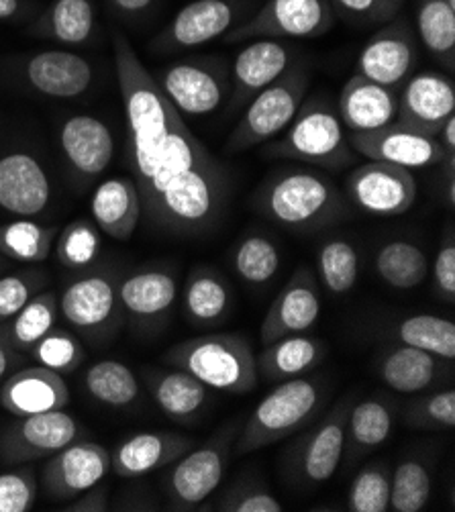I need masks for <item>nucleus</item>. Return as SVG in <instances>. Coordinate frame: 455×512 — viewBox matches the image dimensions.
<instances>
[{
	"label": "nucleus",
	"instance_id": "1",
	"mask_svg": "<svg viewBox=\"0 0 455 512\" xmlns=\"http://www.w3.org/2000/svg\"><path fill=\"white\" fill-rule=\"evenodd\" d=\"M229 192L225 168L174 111L143 215L176 235H198L221 217Z\"/></svg>",
	"mask_w": 455,
	"mask_h": 512
},
{
	"label": "nucleus",
	"instance_id": "2",
	"mask_svg": "<svg viewBox=\"0 0 455 512\" xmlns=\"http://www.w3.org/2000/svg\"><path fill=\"white\" fill-rule=\"evenodd\" d=\"M113 49L117 80L127 117L129 151L135 174L133 180L139 188L143 207L151 180H154V174L158 170L172 115L176 109L160 90L156 78L147 72L125 35H113Z\"/></svg>",
	"mask_w": 455,
	"mask_h": 512
},
{
	"label": "nucleus",
	"instance_id": "3",
	"mask_svg": "<svg viewBox=\"0 0 455 512\" xmlns=\"http://www.w3.org/2000/svg\"><path fill=\"white\" fill-rule=\"evenodd\" d=\"M254 209L280 227L313 231L341 221L347 204L327 176L313 170H284L260 186Z\"/></svg>",
	"mask_w": 455,
	"mask_h": 512
},
{
	"label": "nucleus",
	"instance_id": "4",
	"mask_svg": "<svg viewBox=\"0 0 455 512\" xmlns=\"http://www.w3.org/2000/svg\"><path fill=\"white\" fill-rule=\"evenodd\" d=\"M164 360L192 374L205 386L227 394L256 390L260 380L254 349L239 333H213L186 339L176 343L164 355Z\"/></svg>",
	"mask_w": 455,
	"mask_h": 512
},
{
	"label": "nucleus",
	"instance_id": "5",
	"mask_svg": "<svg viewBox=\"0 0 455 512\" xmlns=\"http://www.w3.org/2000/svg\"><path fill=\"white\" fill-rule=\"evenodd\" d=\"M325 388L319 380L298 376L278 382L260 400L235 439V455L260 451L311 425L325 404Z\"/></svg>",
	"mask_w": 455,
	"mask_h": 512
},
{
	"label": "nucleus",
	"instance_id": "6",
	"mask_svg": "<svg viewBox=\"0 0 455 512\" xmlns=\"http://www.w3.org/2000/svg\"><path fill=\"white\" fill-rule=\"evenodd\" d=\"M268 156L339 170L356 160L337 109L325 98L302 102L284 137L268 147Z\"/></svg>",
	"mask_w": 455,
	"mask_h": 512
},
{
	"label": "nucleus",
	"instance_id": "7",
	"mask_svg": "<svg viewBox=\"0 0 455 512\" xmlns=\"http://www.w3.org/2000/svg\"><path fill=\"white\" fill-rule=\"evenodd\" d=\"M307 90L309 70L307 66L294 64L282 78L247 102L243 117L225 141V149L239 153L284 133L305 102Z\"/></svg>",
	"mask_w": 455,
	"mask_h": 512
},
{
	"label": "nucleus",
	"instance_id": "8",
	"mask_svg": "<svg viewBox=\"0 0 455 512\" xmlns=\"http://www.w3.org/2000/svg\"><path fill=\"white\" fill-rule=\"evenodd\" d=\"M337 23L331 0H266V3L223 39L241 43L254 39H315Z\"/></svg>",
	"mask_w": 455,
	"mask_h": 512
},
{
	"label": "nucleus",
	"instance_id": "9",
	"mask_svg": "<svg viewBox=\"0 0 455 512\" xmlns=\"http://www.w3.org/2000/svg\"><path fill=\"white\" fill-rule=\"evenodd\" d=\"M233 435L235 425H229L205 445L186 451L170 464L164 488L174 510H194L219 488L227 470Z\"/></svg>",
	"mask_w": 455,
	"mask_h": 512
},
{
	"label": "nucleus",
	"instance_id": "10",
	"mask_svg": "<svg viewBox=\"0 0 455 512\" xmlns=\"http://www.w3.org/2000/svg\"><path fill=\"white\" fill-rule=\"evenodd\" d=\"M156 82L182 117H207L227 100L229 78L221 60L190 58L162 68Z\"/></svg>",
	"mask_w": 455,
	"mask_h": 512
},
{
	"label": "nucleus",
	"instance_id": "11",
	"mask_svg": "<svg viewBox=\"0 0 455 512\" xmlns=\"http://www.w3.org/2000/svg\"><path fill=\"white\" fill-rule=\"evenodd\" d=\"M249 0H192L151 41L156 54H178L225 37L247 19Z\"/></svg>",
	"mask_w": 455,
	"mask_h": 512
},
{
	"label": "nucleus",
	"instance_id": "12",
	"mask_svg": "<svg viewBox=\"0 0 455 512\" xmlns=\"http://www.w3.org/2000/svg\"><path fill=\"white\" fill-rule=\"evenodd\" d=\"M419 62L417 33L407 19H390L386 25L362 47L356 74L396 90L404 86Z\"/></svg>",
	"mask_w": 455,
	"mask_h": 512
},
{
	"label": "nucleus",
	"instance_id": "13",
	"mask_svg": "<svg viewBox=\"0 0 455 512\" xmlns=\"http://www.w3.org/2000/svg\"><path fill=\"white\" fill-rule=\"evenodd\" d=\"M347 196L356 207L372 217H400L417 200L413 170L368 162L347 176Z\"/></svg>",
	"mask_w": 455,
	"mask_h": 512
},
{
	"label": "nucleus",
	"instance_id": "14",
	"mask_svg": "<svg viewBox=\"0 0 455 512\" xmlns=\"http://www.w3.org/2000/svg\"><path fill=\"white\" fill-rule=\"evenodd\" d=\"M80 435V425L64 408L19 417L0 437V462L5 466L31 464L52 457Z\"/></svg>",
	"mask_w": 455,
	"mask_h": 512
},
{
	"label": "nucleus",
	"instance_id": "15",
	"mask_svg": "<svg viewBox=\"0 0 455 512\" xmlns=\"http://www.w3.org/2000/svg\"><path fill=\"white\" fill-rule=\"evenodd\" d=\"M351 400H339L331 411L298 441L290 457V472L302 486H321L331 480L345 453L347 413Z\"/></svg>",
	"mask_w": 455,
	"mask_h": 512
},
{
	"label": "nucleus",
	"instance_id": "16",
	"mask_svg": "<svg viewBox=\"0 0 455 512\" xmlns=\"http://www.w3.org/2000/svg\"><path fill=\"white\" fill-rule=\"evenodd\" d=\"M349 143L353 151L372 162H384L407 170L431 168L445 158V151L437 137L425 135L400 123H392L376 131L351 133Z\"/></svg>",
	"mask_w": 455,
	"mask_h": 512
},
{
	"label": "nucleus",
	"instance_id": "17",
	"mask_svg": "<svg viewBox=\"0 0 455 512\" xmlns=\"http://www.w3.org/2000/svg\"><path fill=\"white\" fill-rule=\"evenodd\" d=\"M321 315V292L317 276L309 266H300L284 284L262 321L260 339L270 345L288 335L313 329Z\"/></svg>",
	"mask_w": 455,
	"mask_h": 512
},
{
	"label": "nucleus",
	"instance_id": "18",
	"mask_svg": "<svg viewBox=\"0 0 455 512\" xmlns=\"http://www.w3.org/2000/svg\"><path fill=\"white\" fill-rule=\"evenodd\" d=\"M111 470V453L92 441H74L49 457L43 468V486L56 500L76 498L103 482Z\"/></svg>",
	"mask_w": 455,
	"mask_h": 512
},
{
	"label": "nucleus",
	"instance_id": "19",
	"mask_svg": "<svg viewBox=\"0 0 455 512\" xmlns=\"http://www.w3.org/2000/svg\"><path fill=\"white\" fill-rule=\"evenodd\" d=\"M455 115V86L435 72L411 76L398 94L396 123L437 137L449 117Z\"/></svg>",
	"mask_w": 455,
	"mask_h": 512
},
{
	"label": "nucleus",
	"instance_id": "20",
	"mask_svg": "<svg viewBox=\"0 0 455 512\" xmlns=\"http://www.w3.org/2000/svg\"><path fill=\"white\" fill-rule=\"evenodd\" d=\"M27 86L47 98H78L92 88L94 68L74 51L43 49L21 64Z\"/></svg>",
	"mask_w": 455,
	"mask_h": 512
},
{
	"label": "nucleus",
	"instance_id": "21",
	"mask_svg": "<svg viewBox=\"0 0 455 512\" xmlns=\"http://www.w3.org/2000/svg\"><path fill=\"white\" fill-rule=\"evenodd\" d=\"M296 64V51L284 39H254L243 47L231 68L233 107H241L260 90L282 78Z\"/></svg>",
	"mask_w": 455,
	"mask_h": 512
},
{
	"label": "nucleus",
	"instance_id": "22",
	"mask_svg": "<svg viewBox=\"0 0 455 512\" xmlns=\"http://www.w3.org/2000/svg\"><path fill=\"white\" fill-rule=\"evenodd\" d=\"M52 200V184L41 162L25 151L0 158V209L19 215H41Z\"/></svg>",
	"mask_w": 455,
	"mask_h": 512
},
{
	"label": "nucleus",
	"instance_id": "23",
	"mask_svg": "<svg viewBox=\"0 0 455 512\" xmlns=\"http://www.w3.org/2000/svg\"><path fill=\"white\" fill-rule=\"evenodd\" d=\"M60 300L64 319L82 331L105 329L117 313L119 286L107 272H92L70 282Z\"/></svg>",
	"mask_w": 455,
	"mask_h": 512
},
{
	"label": "nucleus",
	"instance_id": "24",
	"mask_svg": "<svg viewBox=\"0 0 455 512\" xmlns=\"http://www.w3.org/2000/svg\"><path fill=\"white\" fill-rule=\"evenodd\" d=\"M60 145L70 168L82 180L105 174L115 158V139L105 121L92 115H74L60 129Z\"/></svg>",
	"mask_w": 455,
	"mask_h": 512
},
{
	"label": "nucleus",
	"instance_id": "25",
	"mask_svg": "<svg viewBox=\"0 0 455 512\" xmlns=\"http://www.w3.org/2000/svg\"><path fill=\"white\" fill-rule=\"evenodd\" d=\"M70 404V388L62 374L43 366L15 372L0 388V406L15 417L60 411Z\"/></svg>",
	"mask_w": 455,
	"mask_h": 512
},
{
	"label": "nucleus",
	"instance_id": "26",
	"mask_svg": "<svg viewBox=\"0 0 455 512\" xmlns=\"http://www.w3.org/2000/svg\"><path fill=\"white\" fill-rule=\"evenodd\" d=\"M337 113L351 133H366L396 123L398 92L353 74L339 92Z\"/></svg>",
	"mask_w": 455,
	"mask_h": 512
},
{
	"label": "nucleus",
	"instance_id": "27",
	"mask_svg": "<svg viewBox=\"0 0 455 512\" xmlns=\"http://www.w3.org/2000/svg\"><path fill=\"white\" fill-rule=\"evenodd\" d=\"M194 447L178 433H137L127 437L111 455V468L121 478H139L170 466Z\"/></svg>",
	"mask_w": 455,
	"mask_h": 512
},
{
	"label": "nucleus",
	"instance_id": "28",
	"mask_svg": "<svg viewBox=\"0 0 455 512\" xmlns=\"http://www.w3.org/2000/svg\"><path fill=\"white\" fill-rule=\"evenodd\" d=\"M90 211L100 231L119 241L131 239L143 217L141 194L135 180L117 176L100 182L92 194Z\"/></svg>",
	"mask_w": 455,
	"mask_h": 512
},
{
	"label": "nucleus",
	"instance_id": "29",
	"mask_svg": "<svg viewBox=\"0 0 455 512\" xmlns=\"http://www.w3.org/2000/svg\"><path fill=\"white\" fill-rule=\"evenodd\" d=\"M94 31V0H52L27 27L31 37L62 45H84L94 37Z\"/></svg>",
	"mask_w": 455,
	"mask_h": 512
},
{
	"label": "nucleus",
	"instance_id": "30",
	"mask_svg": "<svg viewBox=\"0 0 455 512\" xmlns=\"http://www.w3.org/2000/svg\"><path fill=\"white\" fill-rule=\"evenodd\" d=\"M327 355V345L305 333L282 337L262 351L256 357L258 374L266 382H284L298 376H305L313 368H317Z\"/></svg>",
	"mask_w": 455,
	"mask_h": 512
},
{
	"label": "nucleus",
	"instance_id": "31",
	"mask_svg": "<svg viewBox=\"0 0 455 512\" xmlns=\"http://www.w3.org/2000/svg\"><path fill=\"white\" fill-rule=\"evenodd\" d=\"M147 386L162 413L182 425L196 421L209 402V386L178 368L172 372H149Z\"/></svg>",
	"mask_w": 455,
	"mask_h": 512
},
{
	"label": "nucleus",
	"instance_id": "32",
	"mask_svg": "<svg viewBox=\"0 0 455 512\" xmlns=\"http://www.w3.org/2000/svg\"><path fill=\"white\" fill-rule=\"evenodd\" d=\"M178 298V280L170 270L147 268L119 284V304L137 319H154L172 309Z\"/></svg>",
	"mask_w": 455,
	"mask_h": 512
},
{
	"label": "nucleus",
	"instance_id": "33",
	"mask_svg": "<svg viewBox=\"0 0 455 512\" xmlns=\"http://www.w3.org/2000/svg\"><path fill=\"white\" fill-rule=\"evenodd\" d=\"M378 376L394 392L417 394L439 382L441 357L400 343L382 355Z\"/></svg>",
	"mask_w": 455,
	"mask_h": 512
},
{
	"label": "nucleus",
	"instance_id": "34",
	"mask_svg": "<svg viewBox=\"0 0 455 512\" xmlns=\"http://www.w3.org/2000/svg\"><path fill=\"white\" fill-rule=\"evenodd\" d=\"M231 288L213 268H194L184 284V315L194 327H215L231 309Z\"/></svg>",
	"mask_w": 455,
	"mask_h": 512
},
{
	"label": "nucleus",
	"instance_id": "35",
	"mask_svg": "<svg viewBox=\"0 0 455 512\" xmlns=\"http://www.w3.org/2000/svg\"><path fill=\"white\" fill-rule=\"evenodd\" d=\"M394 429V411L386 400L366 398L349 406L347 413V435L349 455L358 459L374 449L382 447Z\"/></svg>",
	"mask_w": 455,
	"mask_h": 512
},
{
	"label": "nucleus",
	"instance_id": "36",
	"mask_svg": "<svg viewBox=\"0 0 455 512\" xmlns=\"http://www.w3.org/2000/svg\"><path fill=\"white\" fill-rule=\"evenodd\" d=\"M58 313V294L37 292L13 319L0 325V335H3L17 351L29 353L39 339H43L56 327Z\"/></svg>",
	"mask_w": 455,
	"mask_h": 512
},
{
	"label": "nucleus",
	"instance_id": "37",
	"mask_svg": "<svg viewBox=\"0 0 455 512\" xmlns=\"http://www.w3.org/2000/svg\"><path fill=\"white\" fill-rule=\"evenodd\" d=\"M376 272L392 288L413 290L429 274L427 253L411 241H390L376 253Z\"/></svg>",
	"mask_w": 455,
	"mask_h": 512
},
{
	"label": "nucleus",
	"instance_id": "38",
	"mask_svg": "<svg viewBox=\"0 0 455 512\" xmlns=\"http://www.w3.org/2000/svg\"><path fill=\"white\" fill-rule=\"evenodd\" d=\"M417 37L429 54L453 68L455 64V11L447 0H421L417 9Z\"/></svg>",
	"mask_w": 455,
	"mask_h": 512
},
{
	"label": "nucleus",
	"instance_id": "39",
	"mask_svg": "<svg viewBox=\"0 0 455 512\" xmlns=\"http://www.w3.org/2000/svg\"><path fill=\"white\" fill-rule=\"evenodd\" d=\"M58 227H45L29 219L0 225V253L23 264H41L54 247Z\"/></svg>",
	"mask_w": 455,
	"mask_h": 512
},
{
	"label": "nucleus",
	"instance_id": "40",
	"mask_svg": "<svg viewBox=\"0 0 455 512\" xmlns=\"http://www.w3.org/2000/svg\"><path fill=\"white\" fill-rule=\"evenodd\" d=\"M84 386L94 400L115 408L129 406L139 398L137 376L117 360H103L90 366Z\"/></svg>",
	"mask_w": 455,
	"mask_h": 512
},
{
	"label": "nucleus",
	"instance_id": "41",
	"mask_svg": "<svg viewBox=\"0 0 455 512\" xmlns=\"http://www.w3.org/2000/svg\"><path fill=\"white\" fill-rule=\"evenodd\" d=\"M231 262L243 282L260 286L278 274L282 266V255L270 237L249 233L235 245Z\"/></svg>",
	"mask_w": 455,
	"mask_h": 512
},
{
	"label": "nucleus",
	"instance_id": "42",
	"mask_svg": "<svg viewBox=\"0 0 455 512\" xmlns=\"http://www.w3.org/2000/svg\"><path fill=\"white\" fill-rule=\"evenodd\" d=\"M394 335L402 345L423 349L441 360L451 362L455 357V325L447 319L415 315L400 321L394 327Z\"/></svg>",
	"mask_w": 455,
	"mask_h": 512
},
{
	"label": "nucleus",
	"instance_id": "43",
	"mask_svg": "<svg viewBox=\"0 0 455 512\" xmlns=\"http://www.w3.org/2000/svg\"><path fill=\"white\" fill-rule=\"evenodd\" d=\"M317 270L323 286L335 294H347L358 282L360 258L358 251L347 239H327L319 247Z\"/></svg>",
	"mask_w": 455,
	"mask_h": 512
},
{
	"label": "nucleus",
	"instance_id": "44",
	"mask_svg": "<svg viewBox=\"0 0 455 512\" xmlns=\"http://www.w3.org/2000/svg\"><path fill=\"white\" fill-rule=\"evenodd\" d=\"M431 498V474L419 459H404L390 476V508L394 512H419Z\"/></svg>",
	"mask_w": 455,
	"mask_h": 512
},
{
	"label": "nucleus",
	"instance_id": "45",
	"mask_svg": "<svg viewBox=\"0 0 455 512\" xmlns=\"http://www.w3.org/2000/svg\"><path fill=\"white\" fill-rule=\"evenodd\" d=\"M103 237L94 221L76 219L60 233L56 241V255L64 268L82 272L90 268L100 255Z\"/></svg>",
	"mask_w": 455,
	"mask_h": 512
},
{
	"label": "nucleus",
	"instance_id": "46",
	"mask_svg": "<svg viewBox=\"0 0 455 512\" xmlns=\"http://www.w3.org/2000/svg\"><path fill=\"white\" fill-rule=\"evenodd\" d=\"M31 357L37 366H43L58 374H70L84 362L82 343L68 331L52 329L43 339L31 347Z\"/></svg>",
	"mask_w": 455,
	"mask_h": 512
},
{
	"label": "nucleus",
	"instance_id": "47",
	"mask_svg": "<svg viewBox=\"0 0 455 512\" xmlns=\"http://www.w3.org/2000/svg\"><path fill=\"white\" fill-rule=\"evenodd\" d=\"M390 508V472L384 464L366 466L351 482L347 510L386 512Z\"/></svg>",
	"mask_w": 455,
	"mask_h": 512
},
{
	"label": "nucleus",
	"instance_id": "48",
	"mask_svg": "<svg viewBox=\"0 0 455 512\" xmlns=\"http://www.w3.org/2000/svg\"><path fill=\"white\" fill-rule=\"evenodd\" d=\"M404 421L413 429H453L455 427V392L439 390L417 398L404 411Z\"/></svg>",
	"mask_w": 455,
	"mask_h": 512
},
{
	"label": "nucleus",
	"instance_id": "49",
	"mask_svg": "<svg viewBox=\"0 0 455 512\" xmlns=\"http://www.w3.org/2000/svg\"><path fill=\"white\" fill-rule=\"evenodd\" d=\"M43 286L45 274L37 270L0 278V325L13 319Z\"/></svg>",
	"mask_w": 455,
	"mask_h": 512
},
{
	"label": "nucleus",
	"instance_id": "50",
	"mask_svg": "<svg viewBox=\"0 0 455 512\" xmlns=\"http://www.w3.org/2000/svg\"><path fill=\"white\" fill-rule=\"evenodd\" d=\"M37 500V480L31 466L0 474V512H29Z\"/></svg>",
	"mask_w": 455,
	"mask_h": 512
},
{
	"label": "nucleus",
	"instance_id": "51",
	"mask_svg": "<svg viewBox=\"0 0 455 512\" xmlns=\"http://www.w3.org/2000/svg\"><path fill=\"white\" fill-rule=\"evenodd\" d=\"M217 510L225 512H282V502L266 488L254 484H239L229 488L217 502Z\"/></svg>",
	"mask_w": 455,
	"mask_h": 512
},
{
	"label": "nucleus",
	"instance_id": "52",
	"mask_svg": "<svg viewBox=\"0 0 455 512\" xmlns=\"http://www.w3.org/2000/svg\"><path fill=\"white\" fill-rule=\"evenodd\" d=\"M433 280H435V290L439 298L445 302L455 300V243L453 235L441 243L437 258L433 262Z\"/></svg>",
	"mask_w": 455,
	"mask_h": 512
},
{
	"label": "nucleus",
	"instance_id": "53",
	"mask_svg": "<svg viewBox=\"0 0 455 512\" xmlns=\"http://www.w3.org/2000/svg\"><path fill=\"white\" fill-rule=\"evenodd\" d=\"M337 17H345L353 23H376L382 21L378 0H331Z\"/></svg>",
	"mask_w": 455,
	"mask_h": 512
},
{
	"label": "nucleus",
	"instance_id": "54",
	"mask_svg": "<svg viewBox=\"0 0 455 512\" xmlns=\"http://www.w3.org/2000/svg\"><path fill=\"white\" fill-rule=\"evenodd\" d=\"M70 512H105L109 510V490L107 486H92L80 496H76L74 502L68 504Z\"/></svg>",
	"mask_w": 455,
	"mask_h": 512
},
{
	"label": "nucleus",
	"instance_id": "55",
	"mask_svg": "<svg viewBox=\"0 0 455 512\" xmlns=\"http://www.w3.org/2000/svg\"><path fill=\"white\" fill-rule=\"evenodd\" d=\"M109 9L123 21H139L151 13L158 0H107Z\"/></svg>",
	"mask_w": 455,
	"mask_h": 512
},
{
	"label": "nucleus",
	"instance_id": "56",
	"mask_svg": "<svg viewBox=\"0 0 455 512\" xmlns=\"http://www.w3.org/2000/svg\"><path fill=\"white\" fill-rule=\"evenodd\" d=\"M33 11L31 0H0V23H17Z\"/></svg>",
	"mask_w": 455,
	"mask_h": 512
},
{
	"label": "nucleus",
	"instance_id": "57",
	"mask_svg": "<svg viewBox=\"0 0 455 512\" xmlns=\"http://www.w3.org/2000/svg\"><path fill=\"white\" fill-rule=\"evenodd\" d=\"M19 360V351L11 347V343L0 335V382H3L9 374V370L17 364Z\"/></svg>",
	"mask_w": 455,
	"mask_h": 512
},
{
	"label": "nucleus",
	"instance_id": "58",
	"mask_svg": "<svg viewBox=\"0 0 455 512\" xmlns=\"http://www.w3.org/2000/svg\"><path fill=\"white\" fill-rule=\"evenodd\" d=\"M437 135H439V143L445 151V158H455V115L445 121V125L441 127V131Z\"/></svg>",
	"mask_w": 455,
	"mask_h": 512
},
{
	"label": "nucleus",
	"instance_id": "59",
	"mask_svg": "<svg viewBox=\"0 0 455 512\" xmlns=\"http://www.w3.org/2000/svg\"><path fill=\"white\" fill-rule=\"evenodd\" d=\"M378 3H380V11H382V21H390L400 11L404 0H378Z\"/></svg>",
	"mask_w": 455,
	"mask_h": 512
},
{
	"label": "nucleus",
	"instance_id": "60",
	"mask_svg": "<svg viewBox=\"0 0 455 512\" xmlns=\"http://www.w3.org/2000/svg\"><path fill=\"white\" fill-rule=\"evenodd\" d=\"M445 200H447L449 207L453 209V204H455V176H453V178H447V192H445Z\"/></svg>",
	"mask_w": 455,
	"mask_h": 512
},
{
	"label": "nucleus",
	"instance_id": "61",
	"mask_svg": "<svg viewBox=\"0 0 455 512\" xmlns=\"http://www.w3.org/2000/svg\"><path fill=\"white\" fill-rule=\"evenodd\" d=\"M3 258H5V255H3V253H0V264H3Z\"/></svg>",
	"mask_w": 455,
	"mask_h": 512
}]
</instances>
